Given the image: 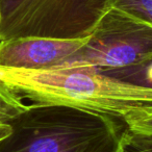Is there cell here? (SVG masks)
Returning a JSON list of instances; mask_svg holds the SVG:
<instances>
[{
  "label": "cell",
  "instance_id": "277c9868",
  "mask_svg": "<svg viewBox=\"0 0 152 152\" xmlns=\"http://www.w3.org/2000/svg\"><path fill=\"white\" fill-rule=\"evenodd\" d=\"M152 55V24L110 7L87 43L54 68L95 67L100 70L137 65Z\"/></svg>",
  "mask_w": 152,
  "mask_h": 152
},
{
  "label": "cell",
  "instance_id": "3957f363",
  "mask_svg": "<svg viewBox=\"0 0 152 152\" xmlns=\"http://www.w3.org/2000/svg\"><path fill=\"white\" fill-rule=\"evenodd\" d=\"M112 5L113 0H0V41L86 39Z\"/></svg>",
  "mask_w": 152,
  "mask_h": 152
},
{
  "label": "cell",
  "instance_id": "8992f818",
  "mask_svg": "<svg viewBox=\"0 0 152 152\" xmlns=\"http://www.w3.org/2000/svg\"><path fill=\"white\" fill-rule=\"evenodd\" d=\"M100 71L110 77L126 83L152 88V55L137 65Z\"/></svg>",
  "mask_w": 152,
  "mask_h": 152
},
{
  "label": "cell",
  "instance_id": "6da1fadb",
  "mask_svg": "<svg viewBox=\"0 0 152 152\" xmlns=\"http://www.w3.org/2000/svg\"><path fill=\"white\" fill-rule=\"evenodd\" d=\"M0 81L32 103L72 106L121 119L133 110L152 107V88L110 77L95 67H0Z\"/></svg>",
  "mask_w": 152,
  "mask_h": 152
},
{
  "label": "cell",
  "instance_id": "ba28073f",
  "mask_svg": "<svg viewBox=\"0 0 152 152\" xmlns=\"http://www.w3.org/2000/svg\"><path fill=\"white\" fill-rule=\"evenodd\" d=\"M132 134L152 139V107L133 110L123 118Z\"/></svg>",
  "mask_w": 152,
  "mask_h": 152
},
{
  "label": "cell",
  "instance_id": "8fae6325",
  "mask_svg": "<svg viewBox=\"0 0 152 152\" xmlns=\"http://www.w3.org/2000/svg\"><path fill=\"white\" fill-rule=\"evenodd\" d=\"M12 132V127L7 122H0V141Z\"/></svg>",
  "mask_w": 152,
  "mask_h": 152
},
{
  "label": "cell",
  "instance_id": "7a4b0ae2",
  "mask_svg": "<svg viewBox=\"0 0 152 152\" xmlns=\"http://www.w3.org/2000/svg\"><path fill=\"white\" fill-rule=\"evenodd\" d=\"M7 123L0 152H117L128 132L118 117L56 104L31 103Z\"/></svg>",
  "mask_w": 152,
  "mask_h": 152
},
{
  "label": "cell",
  "instance_id": "5b68a950",
  "mask_svg": "<svg viewBox=\"0 0 152 152\" xmlns=\"http://www.w3.org/2000/svg\"><path fill=\"white\" fill-rule=\"evenodd\" d=\"M86 39L22 37L0 41V67L47 70L59 66L87 43Z\"/></svg>",
  "mask_w": 152,
  "mask_h": 152
},
{
  "label": "cell",
  "instance_id": "7c38bea8",
  "mask_svg": "<svg viewBox=\"0 0 152 152\" xmlns=\"http://www.w3.org/2000/svg\"><path fill=\"white\" fill-rule=\"evenodd\" d=\"M117 152H124V149H123V145L121 146V148H120V149H119Z\"/></svg>",
  "mask_w": 152,
  "mask_h": 152
},
{
  "label": "cell",
  "instance_id": "52a82bcc",
  "mask_svg": "<svg viewBox=\"0 0 152 152\" xmlns=\"http://www.w3.org/2000/svg\"><path fill=\"white\" fill-rule=\"evenodd\" d=\"M26 107L23 99L0 81V122H9Z\"/></svg>",
  "mask_w": 152,
  "mask_h": 152
},
{
  "label": "cell",
  "instance_id": "30bf717a",
  "mask_svg": "<svg viewBox=\"0 0 152 152\" xmlns=\"http://www.w3.org/2000/svg\"><path fill=\"white\" fill-rule=\"evenodd\" d=\"M123 149L124 152H152V139L132 134L128 130L123 143Z\"/></svg>",
  "mask_w": 152,
  "mask_h": 152
},
{
  "label": "cell",
  "instance_id": "9c48e42d",
  "mask_svg": "<svg viewBox=\"0 0 152 152\" xmlns=\"http://www.w3.org/2000/svg\"><path fill=\"white\" fill-rule=\"evenodd\" d=\"M112 7L152 24V0H113Z\"/></svg>",
  "mask_w": 152,
  "mask_h": 152
}]
</instances>
